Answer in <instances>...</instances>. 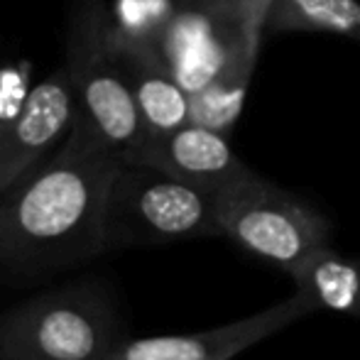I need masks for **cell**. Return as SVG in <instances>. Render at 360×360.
Returning <instances> with one entry per match:
<instances>
[{
    "label": "cell",
    "instance_id": "1",
    "mask_svg": "<svg viewBox=\"0 0 360 360\" xmlns=\"http://www.w3.org/2000/svg\"><path fill=\"white\" fill-rule=\"evenodd\" d=\"M118 155L84 113L62 145L0 194V272L47 277L103 255V201Z\"/></svg>",
    "mask_w": 360,
    "mask_h": 360
},
{
    "label": "cell",
    "instance_id": "2",
    "mask_svg": "<svg viewBox=\"0 0 360 360\" xmlns=\"http://www.w3.org/2000/svg\"><path fill=\"white\" fill-rule=\"evenodd\" d=\"M125 341L110 289L79 280L0 314V360H108Z\"/></svg>",
    "mask_w": 360,
    "mask_h": 360
},
{
    "label": "cell",
    "instance_id": "3",
    "mask_svg": "<svg viewBox=\"0 0 360 360\" xmlns=\"http://www.w3.org/2000/svg\"><path fill=\"white\" fill-rule=\"evenodd\" d=\"M103 252L221 238L216 194L118 157L103 201Z\"/></svg>",
    "mask_w": 360,
    "mask_h": 360
},
{
    "label": "cell",
    "instance_id": "4",
    "mask_svg": "<svg viewBox=\"0 0 360 360\" xmlns=\"http://www.w3.org/2000/svg\"><path fill=\"white\" fill-rule=\"evenodd\" d=\"M221 238L292 275L309 255L331 245L333 226L294 191L248 169L216 191Z\"/></svg>",
    "mask_w": 360,
    "mask_h": 360
},
{
    "label": "cell",
    "instance_id": "5",
    "mask_svg": "<svg viewBox=\"0 0 360 360\" xmlns=\"http://www.w3.org/2000/svg\"><path fill=\"white\" fill-rule=\"evenodd\" d=\"M64 27V69L79 110L123 157L145 138V125L120 72L113 13L105 0H67Z\"/></svg>",
    "mask_w": 360,
    "mask_h": 360
},
{
    "label": "cell",
    "instance_id": "6",
    "mask_svg": "<svg viewBox=\"0 0 360 360\" xmlns=\"http://www.w3.org/2000/svg\"><path fill=\"white\" fill-rule=\"evenodd\" d=\"M76 113L79 101L64 67L20 101L0 130V194L62 145Z\"/></svg>",
    "mask_w": 360,
    "mask_h": 360
},
{
    "label": "cell",
    "instance_id": "7",
    "mask_svg": "<svg viewBox=\"0 0 360 360\" xmlns=\"http://www.w3.org/2000/svg\"><path fill=\"white\" fill-rule=\"evenodd\" d=\"M316 311L302 292L294 289L292 297L272 304L257 314H250L223 326L206 328L199 333L181 336H150L125 338L110 358L113 360H231L248 351L267 336L292 326L294 321Z\"/></svg>",
    "mask_w": 360,
    "mask_h": 360
},
{
    "label": "cell",
    "instance_id": "8",
    "mask_svg": "<svg viewBox=\"0 0 360 360\" xmlns=\"http://www.w3.org/2000/svg\"><path fill=\"white\" fill-rule=\"evenodd\" d=\"M123 160L155 167L211 194L250 169L228 143V135L199 123H186L172 133L145 135L133 150L125 152Z\"/></svg>",
    "mask_w": 360,
    "mask_h": 360
},
{
    "label": "cell",
    "instance_id": "9",
    "mask_svg": "<svg viewBox=\"0 0 360 360\" xmlns=\"http://www.w3.org/2000/svg\"><path fill=\"white\" fill-rule=\"evenodd\" d=\"M120 72L143 118L145 135H162L191 123V96L155 47L115 30Z\"/></svg>",
    "mask_w": 360,
    "mask_h": 360
},
{
    "label": "cell",
    "instance_id": "10",
    "mask_svg": "<svg viewBox=\"0 0 360 360\" xmlns=\"http://www.w3.org/2000/svg\"><path fill=\"white\" fill-rule=\"evenodd\" d=\"M297 292H302L316 311L346 314L360 319V257L341 252L338 248H321L309 255L289 275Z\"/></svg>",
    "mask_w": 360,
    "mask_h": 360
},
{
    "label": "cell",
    "instance_id": "11",
    "mask_svg": "<svg viewBox=\"0 0 360 360\" xmlns=\"http://www.w3.org/2000/svg\"><path fill=\"white\" fill-rule=\"evenodd\" d=\"M257 52L260 47L243 49L204 89L191 94V123L231 135L243 113V103H245L252 72L257 64Z\"/></svg>",
    "mask_w": 360,
    "mask_h": 360
},
{
    "label": "cell",
    "instance_id": "12",
    "mask_svg": "<svg viewBox=\"0 0 360 360\" xmlns=\"http://www.w3.org/2000/svg\"><path fill=\"white\" fill-rule=\"evenodd\" d=\"M265 32H331L360 42V0H272Z\"/></svg>",
    "mask_w": 360,
    "mask_h": 360
},
{
    "label": "cell",
    "instance_id": "13",
    "mask_svg": "<svg viewBox=\"0 0 360 360\" xmlns=\"http://www.w3.org/2000/svg\"><path fill=\"white\" fill-rule=\"evenodd\" d=\"M174 8L176 0H118L110 13L118 32L147 42L160 52V39Z\"/></svg>",
    "mask_w": 360,
    "mask_h": 360
},
{
    "label": "cell",
    "instance_id": "14",
    "mask_svg": "<svg viewBox=\"0 0 360 360\" xmlns=\"http://www.w3.org/2000/svg\"><path fill=\"white\" fill-rule=\"evenodd\" d=\"M8 81L10 79H5V74H0V130H3V125H5V120L13 115V110H8V105H5V89H8Z\"/></svg>",
    "mask_w": 360,
    "mask_h": 360
},
{
    "label": "cell",
    "instance_id": "15",
    "mask_svg": "<svg viewBox=\"0 0 360 360\" xmlns=\"http://www.w3.org/2000/svg\"><path fill=\"white\" fill-rule=\"evenodd\" d=\"M267 3H272V0H267Z\"/></svg>",
    "mask_w": 360,
    "mask_h": 360
},
{
    "label": "cell",
    "instance_id": "16",
    "mask_svg": "<svg viewBox=\"0 0 360 360\" xmlns=\"http://www.w3.org/2000/svg\"><path fill=\"white\" fill-rule=\"evenodd\" d=\"M108 360H113V358H108Z\"/></svg>",
    "mask_w": 360,
    "mask_h": 360
}]
</instances>
